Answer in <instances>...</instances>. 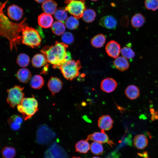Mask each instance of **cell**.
Returning <instances> with one entry per match:
<instances>
[{
  "mask_svg": "<svg viewBox=\"0 0 158 158\" xmlns=\"http://www.w3.org/2000/svg\"><path fill=\"white\" fill-rule=\"evenodd\" d=\"M113 121L109 115H103L100 116L98 121V125L101 131L109 130L113 127Z\"/></svg>",
  "mask_w": 158,
  "mask_h": 158,
  "instance_id": "obj_14",
  "label": "cell"
},
{
  "mask_svg": "<svg viewBox=\"0 0 158 158\" xmlns=\"http://www.w3.org/2000/svg\"><path fill=\"white\" fill-rule=\"evenodd\" d=\"M100 85L102 91L110 93L114 91L116 88L117 83L113 78H108L102 81Z\"/></svg>",
  "mask_w": 158,
  "mask_h": 158,
  "instance_id": "obj_15",
  "label": "cell"
},
{
  "mask_svg": "<svg viewBox=\"0 0 158 158\" xmlns=\"http://www.w3.org/2000/svg\"><path fill=\"white\" fill-rule=\"evenodd\" d=\"M24 89L23 87L16 85L7 90L8 95L7 102L11 107L14 108L20 104L24 98Z\"/></svg>",
  "mask_w": 158,
  "mask_h": 158,
  "instance_id": "obj_6",
  "label": "cell"
},
{
  "mask_svg": "<svg viewBox=\"0 0 158 158\" xmlns=\"http://www.w3.org/2000/svg\"><path fill=\"white\" fill-rule=\"evenodd\" d=\"M47 0H35L36 2L39 3H43Z\"/></svg>",
  "mask_w": 158,
  "mask_h": 158,
  "instance_id": "obj_41",
  "label": "cell"
},
{
  "mask_svg": "<svg viewBox=\"0 0 158 158\" xmlns=\"http://www.w3.org/2000/svg\"><path fill=\"white\" fill-rule=\"evenodd\" d=\"M91 0L92 1H98V0Z\"/></svg>",
  "mask_w": 158,
  "mask_h": 158,
  "instance_id": "obj_45",
  "label": "cell"
},
{
  "mask_svg": "<svg viewBox=\"0 0 158 158\" xmlns=\"http://www.w3.org/2000/svg\"><path fill=\"white\" fill-rule=\"evenodd\" d=\"M53 18L51 15L45 13H42L38 18V23L41 27L48 28L51 27L53 23Z\"/></svg>",
  "mask_w": 158,
  "mask_h": 158,
  "instance_id": "obj_16",
  "label": "cell"
},
{
  "mask_svg": "<svg viewBox=\"0 0 158 158\" xmlns=\"http://www.w3.org/2000/svg\"><path fill=\"white\" fill-rule=\"evenodd\" d=\"M44 83L43 78L40 75H36L32 78L30 81V86L33 88L40 89L43 85Z\"/></svg>",
  "mask_w": 158,
  "mask_h": 158,
  "instance_id": "obj_28",
  "label": "cell"
},
{
  "mask_svg": "<svg viewBox=\"0 0 158 158\" xmlns=\"http://www.w3.org/2000/svg\"><path fill=\"white\" fill-rule=\"evenodd\" d=\"M8 0L1 4L0 19V34L8 40L10 48L11 51L15 47L17 50L16 45L20 43L22 37L20 34L28 25L25 22L26 18L19 23H15L10 21L4 14L3 9Z\"/></svg>",
  "mask_w": 158,
  "mask_h": 158,
  "instance_id": "obj_1",
  "label": "cell"
},
{
  "mask_svg": "<svg viewBox=\"0 0 158 158\" xmlns=\"http://www.w3.org/2000/svg\"><path fill=\"white\" fill-rule=\"evenodd\" d=\"M45 158H66L65 152L61 147L56 144H54L45 153Z\"/></svg>",
  "mask_w": 158,
  "mask_h": 158,
  "instance_id": "obj_9",
  "label": "cell"
},
{
  "mask_svg": "<svg viewBox=\"0 0 158 158\" xmlns=\"http://www.w3.org/2000/svg\"><path fill=\"white\" fill-rule=\"evenodd\" d=\"M8 120L20 125H21L23 122V119L21 117L17 115L12 116Z\"/></svg>",
  "mask_w": 158,
  "mask_h": 158,
  "instance_id": "obj_38",
  "label": "cell"
},
{
  "mask_svg": "<svg viewBox=\"0 0 158 158\" xmlns=\"http://www.w3.org/2000/svg\"><path fill=\"white\" fill-rule=\"evenodd\" d=\"M61 39L63 42L66 44L72 43L74 40L73 34L69 32H65L62 35Z\"/></svg>",
  "mask_w": 158,
  "mask_h": 158,
  "instance_id": "obj_37",
  "label": "cell"
},
{
  "mask_svg": "<svg viewBox=\"0 0 158 158\" xmlns=\"http://www.w3.org/2000/svg\"><path fill=\"white\" fill-rule=\"evenodd\" d=\"M96 16V13L94 10L91 9H87L84 11L82 18L85 22L90 23L94 20Z\"/></svg>",
  "mask_w": 158,
  "mask_h": 158,
  "instance_id": "obj_29",
  "label": "cell"
},
{
  "mask_svg": "<svg viewBox=\"0 0 158 158\" xmlns=\"http://www.w3.org/2000/svg\"><path fill=\"white\" fill-rule=\"evenodd\" d=\"M48 66L47 65H46L45 67L44 68H43V70L42 71V73H46L47 71L48 70Z\"/></svg>",
  "mask_w": 158,
  "mask_h": 158,
  "instance_id": "obj_40",
  "label": "cell"
},
{
  "mask_svg": "<svg viewBox=\"0 0 158 158\" xmlns=\"http://www.w3.org/2000/svg\"><path fill=\"white\" fill-rule=\"evenodd\" d=\"M65 25L68 29L73 30L76 29L78 26L79 21L74 16H71L66 19L65 21Z\"/></svg>",
  "mask_w": 158,
  "mask_h": 158,
  "instance_id": "obj_33",
  "label": "cell"
},
{
  "mask_svg": "<svg viewBox=\"0 0 158 158\" xmlns=\"http://www.w3.org/2000/svg\"><path fill=\"white\" fill-rule=\"evenodd\" d=\"M115 67L121 71H123L128 69L129 63L126 59L123 57L119 56L116 58L114 62Z\"/></svg>",
  "mask_w": 158,
  "mask_h": 158,
  "instance_id": "obj_20",
  "label": "cell"
},
{
  "mask_svg": "<svg viewBox=\"0 0 158 158\" xmlns=\"http://www.w3.org/2000/svg\"><path fill=\"white\" fill-rule=\"evenodd\" d=\"M17 109L22 114L23 118L26 120L31 118L38 110V103L33 96L24 98L17 105Z\"/></svg>",
  "mask_w": 158,
  "mask_h": 158,
  "instance_id": "obj_3",
  "label": "cell"
},
{
  "mask_svg": "<svg viewBox=\"0 0 158 158\" xmlns=\"http://www.w3.org/2000/svg\"><path fill=\"white\" fill-rule=\"evenodd\" d=\"M145 4L149 10L155 11L158 9V0H145Z\"/></svg>",
  "mask_w": 158,
  "mask_h": 158,
  "instance_id": "obj_36",
  "label": "cell"
},
{
  "mask_svg": "<svg viewBox=\"0 0 158 158\" xmlns=\"http://www.w3.org/2000/svg\"><path fill=\"white\" fill-rule=\"evenodd\" d=\"M54 132L47 126H42L37 132V141L40 143H47L54 138Z\"/></svg>",
  "mask_w": 158,
  "mask_h": 158,
  "instance_id": "obj_8",
  "label": "cell"
},
{
  "mask_svg": "<svg viewBox=\"0 0 158 158\" xmlns=\"http://www.w3.org/2000/svg\"><path fill=\"white\" fill-rule=\"evenodd\" d=\"M8 123L13 130H17L20 128L21 125L15 123L12 121L8 120Z\"/></svg>",
  "mask_w": 158,
  "mask_h": 158,
  "instance_id": "obj_39",
  "label": "cell"
},
{
  "mask_svg": "<svg viewBox=\"0 0 158 158\" xmlns=\"http://www.w3.org/2000/svg\"><path fill=\"white\" fill-rule=\"evenodd\" d=\"M31 74L27 68H22L19 69L16 74V76L18 80L23 83H27L31 79Z\"/></svg>",
  "mask_w": 158,
  "mask_h": 158,
  "instance_id": "obj_21",
  "label": "cell"
},
{
  "mask_svg": "<svg viewBox=\"0 0 158 158\" xmlns=\"http://www.w3.org/2000/svg\"><path fill=\"white\" fill-rule=\"evenodd\" d=\"M105 49L109 56L116 59L118 57L121 52V46L116 42L111 40L106 44Z\"/></svg>",
  "mask_w": 158,
  "mask_h": 158,
  "instance_id": "obj_11",
  "label": "cell"
},
{
  "mask_svg": "<svg viewBox=\"0 0 158 158\" xmlns=\"http://www.w3.org/2000/svg\"><path fill=\"white\" fill-rule=\"evenodd\" d=\"M62 86L63 83L61 80L56 77H51L47 83L48 88L53 96L59 92Z\"/></svg>",
  "mask_w": 158,
  "mask_h": 158,
  "instance_id": "obj_13",
  "label": "cell"
},
{
  "mask_svg": "<svg viewBox=\"0 0 158 158\" xmlns=\"http://www.w3.org/2000/svg\"><path fill=\"white\" fill-rule=\"evenodd\" d=\"M85 2V0H74L68 4L65 8L74 17L79 19L82 17L86 9Z\"/></svg>",
  "mask_w": 158,
  "mask_h": 158,
  "instance_id": "obj_7",
  "label": "cell"
},
{
  "mask_svg": "<svg viewBox=\"0 0 158 158\" xmlns=\"http://www.w3.org/2000/svg\"><path fill=\"white\" fill-rule=\"evenodd\" d=\"M3 158H13L16 155L15 149L12 147L6 146L1 151Z\"/></svg>",
  "mask_w": 158,
  "mask_h": 158,
  "instance_id": "obj_31",
  "label": "cell"
},
{
  "mask_svg": "<svg viewBox=\"0 0 158 158\" xmlns=\"http://www.w3.org/2000/svg\"><path fill=\"white\" fill-rule=\"evenodd\" d=\"M7 14L8 17L13 20L18 21L22 18L23 12V10L16 5H12L7 8Z\"/></svg>",
  "mask_w": 158,
  "mask_h": 158,
  "instance_id": "obj_12",
  "label": "cell"
},
{
  "mask_svg": "<svg viewBox=\"0 0 158 158\" xmlns=\"http://www.w3.org/2000/svg\"><path fill=\"white\" fill-rule=\"evenodd\" d=\"M57 6V3L55 1L47 0L42 4V7L44 13L52 15L54 13Z\"/></svg>",
  "mask_w": 158,
  "mask_h": 158,
  "instance_id": "obj_19",
  "label": "cell"
},
{
  "mask_svg": "<svg viewBox=\"0 0 158 158\" xmlns=\"http://www.w3.org/2000/svg\"><path fill=\"white\" fill-rule=\"evenodd\" d=\"M99 24L102 26L108 29H113L116 26V19L111 16H107L102 17L99 21Z\"/></svg>",
  "mask_w": 158,
  "mask_h": 158,
  "instance_id": "obj_17",
  "label": "cell"
},
{
  "mask_svg": "<svg viewBox=\"0 0 158 158\" xmlns=\"http://www.w3.org/2000/svg\"><path fill=\"white\" fill-rule=\"evenodd\" d=\"M145 21L144 16L141 13H138L134 15L131 19V24L134 28H139L141 27Z\"/></svg>",
  "mask_w": 158,
  "mask_h": 158,
  "instance_id": "obj_25",
  "label": "cell"
},
{
  "mask_svg": "<svg viewBox=\"0 0 158 158\" xmlns=\"http://www.w3.org/2000/svg\"><path fill=\"white\" fill-rule=\"evenodd\" d=\"M54 16L55 19L58 21L64 23L67 18V13L65 8H57Z\"/></svg>",
  "mask_w": 158,
  "mask_h": 158,
  "instance_id": "obj_30",
  "label": "cell"
},
{
  "mask_svg": "<svg viewBox=\"0 0 158 158\" xmlns=\"http://www.w3.org/2000/svg\"><path fill=\"white\" fill-rule=\"evenodd\" d=\"M74 0H65V3L66 4H68L70 2Z\"/></svg>",
  "mask_w": 158,
  "mask_h": 158,
  "instance_id": "obj_42",
  "label": "cell"
},
{
  "mask_svg": "<svg viewBox=\"0 0 158 158\" xmlns=\"http://www.w3.org/2000/svg\"><path fill=\"white\" fill-rule=\"evenodd\" d=\"M68 47L67 44L56 41L54 45L44 47L40 51L54 68H59L63 63L71 60V53L66 51Z\"/></svg>",
  "mask_w": 158,
  "mask_h": 158,
  "instance_id": "obj_2",
  "label": "cell"
},
{
  "mask_svg": "<svg viewBox=\"0 0 158 158\" xmlns=\"http://www.w3.org/2000/svg\"><path fill=\"white\" fill-rule=\"evenodd\" d=\"M22 42L23 44L32 48L40 46L41 38L36 29L28 26L22 32Z\"/></svg>",
  "mask_w": 158,
  "mask_h": 158,
  "instance_id": "obj_5",
  "label": "cell"
},
{
  "mask_svg": "<svg viewBox=\"0 0 158 158\" xmlns=\"http://www.w3.org/2000/svg\"><path fill=\"white\" fill-rule=\"evenodd\" d=\"M121 53L123 57L130 59L134 57L135 54L131 48L128 47H124L121 50Z\"/></svg>",
  "mask_w": 158,
  "mask_h": 158,
  "instance_id": "obj_35",
  "label": "cell"
},
{
  "mask_svg": "<svg viewBox=\"0 0 158 158\" xmlns=\"http://www.w3.org/2000/svg\"><path fill=\"white\" fill-rule=\"evenodd\" d=\"M30 61L29 57L24 53H21L18 56L16 62L20 67H25L28 66Z\"/></svg>",
  "mask_w": 158,
  "mask_h": 158,
  "instance_id": "obj_32",
  "label": "cell"
},
{
  "mask_svg": "<svg viewBox=\"0 0 158 158\" xmlns=\"http://www.w3.org/2000/svg\"><path fill=\"white\" fill-rule=\"evenodd\" d=\"M72 158H81L79 157H75V156H73V157Z\"/></svg>",
  "mask_w": 158,
  "mask_h": 158,
  "instance_id": "obj_43",
  "label": "cell"
},
{
  "mask_svg": "<svg viewBox=\"0 0 158 158\" xmlns=\"http://www.w3.org/2000/svg\"><path fill=\"white\" fill-rule=\"evenodd\" d=\"M106 40L105 35L100 34L93 37L91 40V43L92 45L95 48H100L104 44Z\"/></svg>",
  "mask_w": 158,
  "mask_h": 158,
  "instance_id": "obj_27",
  "label": "cell"
},
{
  "mask_svg": "<svg viewBox=\"0 0 158 158\" xmlns=\"http://www.w3.org/2000/svg\"><path fill=\"white\" fill-rule=\"evenodd\" d=\"M86 140H92L102 143H107L111 146L114 145L113 142L109 139L107 135L103 131L89 134L87 136Z\"/></svg>",
  "mask_w": 158,
  "mask_h": 158,
  "instance_id": "obj_10",
  "label": "cell"
},
{
  "mask_svg": "<svg viewBox=\"0 0 158 158\" xmlns=\"http://www.w3.org/2000/svg\"><path fill=\"white\" fill-rule=\"evenodd\" d=\"M75 147L76 152L81 153L85 154L89 150L90 146L87 140H81L75 144Z\"/></svg>",
  "mask_w": 158,
  "mask_h": 158,
  "instance_id": "obj_26",
  "label": "cell"
},
{
  "mask_svg": "<svg viewBox=\"0 0 158 158\" xmlns=\"http://www.w3.org/2000/svg\"><path fill=\"white\" fill-rule=\"evenodd\" d=\"M90 148L91 152L96 155L102 154L103 151L102 145L101 143L98 142H92L91 144Z\"/></svg>",
  "mask_w": 158,
  "mask_h": 158,
  "instance_id": "obj_34",
  "label": "cell"
},
{
  "mask_svg": "<svg viewBox=\"0 0 158 158\" xmlns=\"http://www.w3.org/2000/svg\"><path fill=\"white\" fill-rule=\"evenodd\" d=\"M81 68L79 60L71 59L63 63L59 68L66 79L71 80L79 75Z\"/></svg>",
  "mask_w": 158,
  "mask_h": 158,
  "instance_id": "obj_4",
  "label": "cell"
},
{
  "mask_svg": "<svg viewBox=\"0 0 158 158\" xmlns=\"http://www.w3.org/2000/svg\"><path fill=\"white\" fill-rule=\"evenodd\" d=\"M92 158H100L98 157H92Z\"/></svg>",
  "mask_w": 158,
  "mask_h": 158,
  "instance_id": "obj_44",
  "label": "cell"
},
{
  "mask_svg": "<svg viewBox=\"0 0 158 158\" xmlns=\"http://www.w3.org/2000/svg\"><path fill=\"white\" fill-rule=\"evenodd\" d=\"M125 94L131 100H134L138 98L140 95V91L136 86L130 85L128 86L125 90Z\"/></svg>",
  "mask_w": 158,
  "mask_h": 158,
  "instance_id": "obj_22",
  "label": "cell"
},
{
  "mask_svg": "<svg viewBox=\"0 0 158 158\" xmlns=\"http://www.w3.org/2000/svg\"><path fill=\"white\" fill-rule=\"evenodd\" d=\"M47 59L43 54H37L32 57L31 62L32 65L35 67L40 68L43 66L47 62Z\"/></svg>",
  "mask_w": 158,
  "mask_h": 158,
  "instance_id": "obj_23",
  "label": "cell"
},
{
  "mask_svg": "<svg viewBox=\"0 0 158 158\" xmlns=\"http://www.w3.org/2000/svg\"><path fill=\"white\" fill-rule=\"evenodd\" d=\"M148 143V140L147 137L143 134H140L135 136L133 141L134 146L139 150L145 148Z\"/></svg>",
  "mask_w": 158,
  "mask_h": 158,
  "instance_id": "obj_18",
  "label": "cell"
},
{
  "mask_svg": "<svg viewBox=\"0 0 158 158\" xmlns=\"http://www.w3.org/2000/svg\"><path fill=\"white\" fill-rule=\"evenodd\" d=\"M51 30L54 34L60 35L65 32V26L63 23L58 21H55L53 22L51 26Z\"/></svg>",
  "mask_w": 158,
  "mask_h": 158,
  "instance_id": "obj_24",
  "label": "cell"
}]
</instances>
